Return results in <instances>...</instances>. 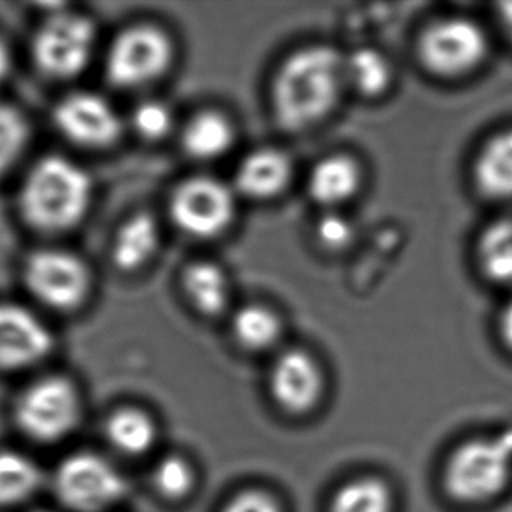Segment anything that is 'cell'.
Masks as SVG:
<instances>
[{"mask_svg":"<svg viewBox=\"0 0 512 512\" xmlns=\"http://www.w3.org/2000/svg\"><path fill=\"white\" fill-rule=\"evenodd\" d=\"M344 82L343 58L331 47H307L293 53L272 86L275 118L287 131L319 124L337 106Z\"/></svg>","mask_w":512,"mask_h":512,"instance_id":"1","label":"cell"},{"mask_svg":"<svg viewBox=\"0 0 512 512\" xmlns=\"http://www.w3.org/2000/svg\"><path fill=\"white\" fill-rule=\"evenodd\" d=\"M94 197L91 176L76 161L47 155L26 173L19 208L29 226L61 233L85 220Z\"/></svg>","mask_w":512,"mask_h":512,"instance_id":"2","label":"cell"},{"mask_svg":"<svg viewBox=\"0 0 512 512\" xmlns=\"http://www.w3.org/2000/svg\"><path fill=\"white\" fill-rule=\"evenodd\" d=\"M85 398L79 385L65 374H44L17 394L13 421L23 437L41 446H55L79 430Z\"/></svg>","mask_w":512,"mask_h":512,"instance_id":"3","label":"cell"},{"mask_svg":"<svg viewBox=\"0 0 512 512\" xmlns=\"http://www.w3.org/2000/svg\"><path fill=\"white\" fill-rule=\"evenodd\" d=\"M53 496L68 512H109L124 502L130 485L118 464L100 452L65 455L49 478Z\"/></svg>","mask_w":512,"mask_h":512,"instance_id":"4","label":"cell"},{"mask_svg":"<svg viewBox=\"0 0 512 512\" xmlns=\"http://www.w3.org/2000/svg\"><path fill=\"white\" fill-rule=\"evenodd\" d=\"M511 467L512 428L500 436L460 446L446 464V488L463 502L487 500L508 484Z\"/></svg>","mask_w":512,"mask_h":512,"instance_id":"5","label":"cell"},{"mask_svg":"<svg viewBox=\"0 0 512 512\" xmlns=\"http://www.w3.org/2000/svg\"><path fill=\"white\" fill-rule=\"evenodd\" d=\"M175 59L172 38L160 26L139 23L124 29L110 44L106 74L113 85L137 89L164 76Z\"/></svg>","mask_w":512,"mask_h":512,"instance_id":"6","label":"cell"},{"mask_svg":"<svg viewBox=\"0 0 512 512\" xmlns=\"http://www.w3.org/2000/svg\"><path fill=\"white\" fill-rule=\"evenodd\" d=\"M97 43V25L89 17L59 11L38 28L32 58L47 77L73 79L89 67Z\"/></svg>","mask_w":512,"mask_h":512,"instance_id":"7","label":"cell"},{"mask_svg":"<svg viewBox=\"0 0 512 512\" xmlns=\"http://www.w3.org/2000/svg\"><path fill=\"white\" fill-rule=\"evenodd\" d=\"M23 283L29 295L56 313L79 310L92 290V274L77 254L44 248L26 257Z\"/></svg>","mask_w":512,"mask_h":512,"instance_id":"8","label":"cell"},{"mask_svg":"<svg viewBox=\"0 0 512 512\" xmlns=\"http://www.w3.org/2000/svg\"><path fill=\"white\" fill-rule=\"evenodd\" d=\"M484 32L466 19H443L425 29L419 40L422 65L440 77H460L479 67L487 55Z\"/></svg>","mask_w":512,"mask_h":512,"instance_id":"9","label":"cell"},{"mask_svg":"<svg viewBox=\"0 0 512 512\" xmlns=\"http://www.w3.org/2000/svg\"><path fill=\"white\" fill-rule=\"evenodd\" d=\"M170 215L181 232L193 238H214L232 223L235 197L218 179L196 176L173 191Z\"/></svg>","mask_w":512,"mask_h":512,"instance_id":"10","label":"cell"},{"mask_svg":"<svg viewBox=\"0 0 512 512\" xmlns=\"http://www.w3.org/2000/svg\"><path fill=\"white\" fill-rule=\"evenodd\" d=\"M55 350V334L40 314L16 302H0V374L35 370Z\"/></svg>","mask_w":512,"mask_h":512,"instance_id":"11","label":"cell"},{"mask_svg":"<svg viewBox=\"0 0 512 512\" xmlns=\"http://www.w3.org/2000/svg\"><path fill=\"white\" fill-rule=\"evenodd\" d=\"M53 121L65 139L88 149L109 148L124 131L115 106L89 91L73 92L62 98L55 107Z\"/></svg>","mask_w":512,"mask_h":512,"instance_id":"12","label":"cell"},{"mask_svg":"<svg viewBox=\"0 0 512 512\" xmlns=\"http://www.w3.org/2000/svg\"><path fill=\"white\" fill-rule=\"evenodd\" d=\"M322 386L316 361L301 350L284 353L272 368V394L290 412H305L313 407L322 394Z\"/></svg>","mask_w":512,"mask_h":512,"instance_id":"13","label":"cell"},{"mask_svg":"<svg viewBox=\"0 0 512 512\" xmlns=\"http://www.w3.org/2000/svg\"><path fill=\"white\" fill-rule=\"evenodd\" d=\"M104 437L110 448L128 458L151 454L160 440V425L149 410L140 406H121L107 415Z\"/></svg>","mask_w":512,"mask_h":512,"instance_id":"14","label":"cell"},{"mask_svg":"<svg viewBox=\"0 0 512 512\" xmlns=\"http://www.w3.org/2000/svg\"><path fill=\"white\" fill-rule=\"evenodd\" d=\"M163 242V230L154 215L139 212L128 218L112 242V260L124 272H137L157 256Z\"/></svg>","mask_w":512,"mask_h":512,"instance_id":"15","label":"cell"},{"mask_svg":"<svg viewBox=\"0 0 512 512\" xmlns=\"http://www.w3.org/2000/svg\"><path fill=\"white\" fill-rule=\"evenodd\" d=\"M292 176L289 158L275 149H260L248 155L236 172L239 193L250 199H271L280 194Z\"/></svg>","mask_w":512,"mask_h":512,"instance_id":"16","label":"cell"},{"mask_svg":"<svg viewBox=\"0 0 512 512\" xmlns=\"http://www.w3.org/2000/svg\"><path fill=\"white\" fill-rule=\"evenodd\" d=\"M49 478L37 460L17 449H0V509L32 502Z\"/></svg>","mask_w":512,"mask_h":512,"instance_id":"17","label":"cell"},{"mask_svg":"<svg viewBox=\"0 0 512 512\" xmlns=\"http://www.w3.org/2000/svg\"><path fill=\"white\" fill-rule=\"evenodd\" d=\"M361 185L358 163L347 155H332L316 164L308 190L311 197L322 205L332 206L349 200Z\"/></svg>","mask_w":512,"mask_h":512,"instance_id":"18","label":"cell"},{"mask_svg":"<svg viewBox=\"0 0 512 512\" xmlns=\"http://www.w3.org/2000/svg\"><path fill=\"white\" fill-rule=\"evenodd\" d=\"M478 190L490 199L512 197V130L490 140L475 161Z\"/></svg>","mask_w":512,"mask_h":512,"instance_id":"19","label":"cell"},{"mask_svg":"<svg viewBox=\"0 0 512 512\" xmlns=\"http://www.w3.org/2000/svg\"><path fill=\"white\" fill-rule=\"evenodd\" d=\"M182 286L188 301L205 316H218L229 304V278L217 263H191L182 275Z\"/></svg>","mask_w":512,"mask_h":512,"instance_id":"20","label":"cell"},{"mask_svg":"<svg viewBox=\"0 0 512 512\" xmlns=\"http://www.w3.org/2000/svg\"><path fill=\"white\" fill-rule=\"evenodd\" d=\"M235 130L232 122L218 112H202L190 119L182 133V145L190 157L211 161L232 148Z\"/></svg>","mask_w":512,"mask_h":512,"instance_id":"21","label":"cell"},{"mask_svg":"<svg viewBox=\"0 0 512 512\" xmlns=\"http://www.w3.org/2000/svg\"><path fill=\"white\" fill-rule=\"evenodd\" d=\"M151 485L164 502H182L196 487V470L185 455L169 452L152 467Z\"/></svg>","mask_w":512,"mask_h":512,"instance_id":"22","label":"cell"},{"mask_svg":"<svg viewBox=\"0 0 512 512\" xmlns=\"http://www.w3.org/2000/svg\"><path fill=\"white\" fill-rule=\"evenodd\" d=\"M482 272L490 280L512 283V218L491 224L478 245Z\"/></svg>","mask_w":512,"mask_h":512,"instance_id":"23","label":"cell"},{"mask_svg":"<svg viewBox=\"0 0 512 512\" xmlns=\"http://www.w3.org/2000/svg\"><path fill=\"white\" fill-rule=\"evenodd\" d=\"M344 82L359 94H382L391 82V67L385 56L373 49H359L343 58Z\"/></svg>","mask_w":512,"mask_h":512,"instance_id":"24","label":"cell"},{"mask_svg":"<svg viewBox=\"0 0 512 512\" xmlns=\"http://www.w3.org/2000/svg\"><path fill=\"white\" fill-rule=\"evenodd\" d=\"M31 125L25 113L0 103V178L20 163L31 143Z\"/></svg>","mask_w":512,"mask_h":512,"instance_id":"25","label":"cell"},{"mask_svg":"<svg viewBox=\"0 0 512 512\" xmlns=\"http://www.w3.org/2000/svg\"><path fill=\"white\" fill-rule=\"evenodd\" d=\"M277 314L262 305H248L236 313L233 332L239 343L248 349H266L280 337Z\"/></svg>","mask_w":512,"mask_h":512,"instance_id":"26","label":"cell"},{"mask_svg":"<svg viewBox=\"0 0 512 512\" xmlns=\"http://www.w3.org/2000/svg\"><path fill=\"white\" fill-rule=\"evenodd\" d=\"M391 493L379 479L365 478L343 485L332 499L331 512H389Z\"/></svg>","mask_w":512,"mask_h":512,"instance_id":"27","label":"cell"},{"mask_svg":"<svg viewBox=\"0 0 512 512\" xmlns=\"http://www.w3.org/2000/svg\"><path fill=\"white\" fill-rule=\"evenodd\" d=\"M131 124L142 139L158 142L172 133L175 116L163 101L148 100L134 109Z\"/></svg>","mask_w":512,"mask_h":512,"instance_id":"28","label":"cell"},{"mask_svg":"<svg viewBox=\"0 0 512 512\" xmlns=\"http://www.w3.org/2000/svg\"><path fill=\"white\" fill-rule=\"evenodd\" d=\"M319 241L331 250L346 247L353 238V227L343 215H326L317 226Z\"/></svg>","mask_w":512,"mask_h":512,"instance_id":"29","label":"cell"},{"mask_svg":"<svg viewBox=\"0 0 512 512\" xmlns=\"http://www.w3.org/2000/svg\"><path fill=\"white\" fill-rule=\"evenodd\" d=\"M223 512H281L274 497L263 491H245L233 497Z\"/></svg>","mask_w":512,"mask_h":512,"instance_id":"30","label":"cell"},{"mask_svg":"<svg viewBox=\"0 0 512 512\" xmlns=\"http://www.w3.org/2000/svg\"><path fill=\"white\" fill-rule=\"evenodd\" d=\"M13 68V53L7 41L0 37V83L5 82Z\"/></svg>","mask_w":512,"mask_h":512,"instance_id":"31","label":"cell"},{"mask_svg":"<svg viewBox=\"0 0 512 512\" xmlns=\"http://www.w3.org/2000/svg\"><path fill=\"white\" fill-rule=\"evenodd\" d=\"M500 331H502L503 340L512 349V302L503 311L502 319H500Z\"/></svg>","mask_w":512,"mask_h":512,"instance_id":"32","label":"cell"},{"mask_svg":"<svg viewBox=\"0 0 512 512\" xmlns=\"http://www.w3.org/2000/svg\"><path fill=\"white\" fill-rule=\"evenodd\" d=\"M499 16L506 34L512 40V2L500 5Z\"/></svg>","mask_w":512,"mask_h":512,"instance_id":"33","label":"cell"},{"mask_svg":"<svg viewBox=\"0 0 512 512\" xmlns=\"http://www.w3.org/2000/svg\"><path fill=\"white\" fill-rule=\"evenodd\" d=\"M28 512H52V511H49V509L37 508V509H31V511H28Z\"/></svg>","mask_w":512,"mask_h":512,"instance_id":"34","label":"cell"}]
</instances>
